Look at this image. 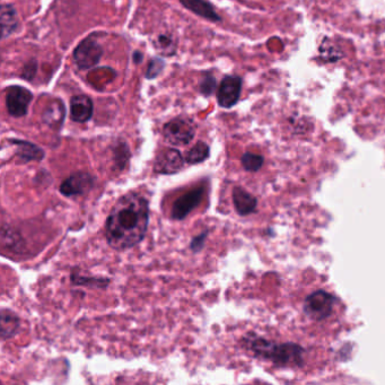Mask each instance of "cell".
I'll return each instance as SVG.
<instances>
[{"label": "cell", "mask_w": 385, "mask_h": 385, "mask_svg": "<svg viewBox=\"0 0 385 385\" xmlns=\"http://www.w3.org/2000/svg\"><path fill=\"white\" fill-rule=\"evenodd\" d=\"M241 91H242L241 77L225 76L217 91L219 105L224 109H231L234 105H237L240 100Z\"/></svg>", "instance_id": "9c48e42d"}, {"label": "cell", "mask_w": 385, "mask_h": 385, "mask_svg": "<svg viewBox=\"0 0 385 385\" xmlns=\"http://www.w3.org/2000/svg\"><path fill=\"white\" fill-rule=\"evenodd\" d=\"M158 43H160V46L163 50H165V49H176V46H173V40H172V37H169V35H160L158 37Z\"/></svg>", "instance_id": "484cf974"}, {"label": "cell", "mask_w": 385, "mask_h": 385, "mask_svg": "<svg viewBox=\"0 0 385 385\" xmlns=\"http://www.w3.org/2000/svg\"><path fill=\"white\" fill-rule=\"evenodd\" d=\"M33 94L28 88L12 85L6 88V108L12 118H23L28 112Z\"/></svg>", "instance_id": "8992f818"}, {"label": "cell", "mask_w": 385, "mask_h": 385, "mask_svg": "<svg viewBox=\"0 0 385 385\" xmlns=\"http://www.w3.org/2000/svg\"><path fill=\"white\" fill-rule=\"evenodd\" d=\"M241 163L243 169L248 172H258L261 167L264 166V158L262 155L248 152L243 154Z\"/></svg>", "instance_id": "ffe728a7"}, {"label": "cell", "mask_w": 385, "mask_h": 385, "mask_svg": "<svg viewBox=\"0 0 385 385\" xmlns=\"http://www.w3.org/2000/svg\"><path fill=\"white\" fill-rule=\"evenodd\" d=\"M180 3L187 10L210 22H222V17L216 12L212 3L207 0H180Z\"/></svg>", "instance_id": "5bb4252c"}, {"label": "cell", "mask_w": 385, "mask_h": 385, "mask_svg": "<svg viewBox=\"0 0 385 385\" xmlns=\"http://www.w3.org/2000/svg\"><path fill=\"white\" fill-rule=\"evenodd\" d=\"M94 113V104L91 97L79 94L71 97L70 100V119L77 123H85L89 121Z\"/></svg>", "instance_id": "8fae6325"}, {"label": "cell", "mask_w": 385, "mask_h": 385, "mask_svg": "<svg viewBox=\"0 0 385 385\" xmlns=\"http://www.w3.org/2000/svg\"><path fill=\"white\" fill-rule=\"evenodd\" d=\"M66 108L59 99L51 100L43 110L42 120L48 127L59 130L65 122Z\"/></svg>", "instance_id": "7c38bea8"}, {"label": "cell", "mask_w": 385, "mask_h": 385, "mask_svg": "<svg viewBox=\"0 0 385 385\" xmlns=\"http://www.w3.org/2000/svg\"><path fill=\"white\" fill-rule=\"evenodd\" d=\"M71 282L75 285L85 286V287H93V289H106L110 284V280L108 278H86L85 276H79L76 273H71Z\"/></svg>", "instance_id": "d6986e66"}, {"label": "cell", "mask_w": 385, "mask_h": 385, "mask_svg": "<svg viewBox=\"0 0 385 385\" xmlns=\"http://www.w3.org/2000/svg\"><path fill=\"white\" fill-rule=\"evenodd\" d=\"M165 68V62L162 58H154L149 61L147 69H146L145 76L147 79H154L161 75Z\"/></svg>", "instance_id": "603a6c76"}, {"label": "cell", "mask_w": 385, "mask_h": 385, "mask_svg": "<svg viewBox=\"0 0 385 385\" xmlns=\"http://www.w3.org/2000/svg\"><path fill=\"white\" fill-rule=\"evenodd\" d=\"M185 160L178 149L164 148L155 158L154 171L157 174L171 176L182 170Z\"/></svg>", "instance_id": "ba28073f"}, {"label": "cell", "mask_w": 385, "mask_h": 385, "mask_svg": "<svg viewBox=\"0 0 385 385\" xmlns=\"http://www.w3.org/2000/svg\"><path fill=\"white\" fill-rule=\"evenodd\" d=\"M210 156L209 146L207 145L205 142H198L196 145L185 154V162L190 165H196V164L203 163V162L208 160Z\"/></svg>", "instance_id": "ac0fdd59"}, {"label": "cell", "mask_w": 385, "mask_h": 385, "mask_svg": "<svg viewBox=\"0 0 385 385\" xmlns=\"http://www.w3.org/2000/svg\"><path fill=\"white\" fill-rule=\"evenodd\" d=\"M103 46L93 35L83 40L74 50V62L79 69H91L99 65L103 55Z\"/></svg>", "instance_id": "277c9868"}, {"label": "cell", "mask_w": 385, "mask_h": 385, "mask_svg": "<svg viewBox=\"0 0 385 385\" xmlns=\"http://www.w3.org/2000/svg\"><path fill=\"white\" fill-rule=\"evenodd\" d=\"M234 208L240 216H248L255 212L258 207V199L242 187H235L232 192Z\"/></svg>", "instance_id": "4fadbf2b"}, {"label": "cell", "mask_w": 385, "mask_h": 385, "mask_svg": "<svg viewBox=\"0 0 385 385\" xmlns=\"http://www.w3.org/2000/svg\"><path fill=\"white\" fill-rule=\"evenodd\" d=\"M217 89V80L212 74H205L199 82V91L205 96H210Z\"/></svg>", "instance_id": "44dd1931"}, {"label": "cell", "mask_w": 385, "mask_h": 385, "mask_svg": "<svg viewBox=\"0 0 385 385\" xmlns=\"http://www.w3.org/2000/svg\"><path fill=\"white\" fill-rule=\"evenodd\" d=\"M37 61L35 59L28 61V64L25 65L23 69H22L21 77L25 80L32 82L34 77L37 75Z\"/></svg>", "instance_id": "cb8c5ba5"}, {"label": "cell", "mask_w": 385, "mask_h": 385, "mask_svg": "<svg viewBox=\"0 0 385 385\" xmlns=\"http://www.w3.org/2000/svg\"><path fill=\"white\" fill-rule=\"evenodd\" d=\"M96 183L94 176L88 172H76L60 185V192L65 197L83 196L89 191Z\"/></svg>", "instance_id": "30bf717a"}, {"label": "cell", "mask_w": 385, "mask_h": 385, "mask_svg": "<svg viewBox=\"0 0 385 385\" xmlns=\"http://www.w3.org/2000/svg\"><path fill=\"white\" fill-rule=\"evenodd\" d=\"M334 298L325 291H314L304 302V312L309 318L321 321L334 311Z\"/></svg>", "instance_id": "5b68a950"}, {"label": "cell", "mask_w": 385, "mask_h": 385, "mask_svg": "<svg viewBox=\"0 0 385 385\" xmlns=\"http://www.w3.org/2000/svg\"><path fill=\"white\" fill-rule=\"evenodd\" d=\"M113 153H114V161H116L117 165L122 170L130 158L129 147L126 143H118Z\"/></svg>", "instance_id": "7402d4cb"}, {"label": "cell", "mask_w": 385, "mask_h": 385, "mask_svg": "<svg viewBox=\"0 0 385 385\" xmlns=\"http://www.w3.org/2000/svg\"><path fill=\"white\" fill-rule=\"evenodd\" d=\"M0 19H1V37L3 39L10 37L19 28V16H17L15 7L10 3L1 5Z\"/></svg>", "instance_id": "2e32d148"}, {"label": "cell", "mask_w": 385, "mask_h": 385, "mask_svg": "<svg viewBox=\"0 0 385 385\" xmlns=\"http://www.w3.org/2000/svg\"><path fill=\"white\" fill-rule=\"evenodd\" d=\"M208 234H209V232L203 231V233L192 239L191 243H190V249H191L194 253H198V252H200L203 250V246L206 244Z\"/></svg>", "instance_id": "d4e9b609"}, {"label": "cell", "mask_w": 385, "mask_h": 385, "mask_svg": "<svg viewBox=\"0 0 385 385\" xmlns=\"http://www.w3.org/2000/svg\"><path fill=\"white\" fill-rule=\"evenodd\" d=\"M205 192H206V188L201 185V187L192 189L190 191L178 198L176 203H173L172 210H171V217L174 221L185 219L192 210L196 209L200 205Z\"/></svg>", "instance_id": "52a82bcc"}, {"label": "cell", "mask_w": 385, "mask_h": 385, "mask_svg": "<svg viewBox=\"0 0 385 385\" xmlns=\"http://www.w3.org/2000/svg\"><path fill=\"white\" fill-rule=\"evenodd\" d=\"M1 322H0V330H1V339H10L14 337L17 331H19V325H21V320L15 313L10 309H1Z\"/></svg>", "instance_id": "e0dca14e"}, {"label": "cell", "mask_w": 385, "mask_h": 385, "mask_svg": "<svg viewBox=\"0 0 385 385\" xmlns=\"http://www.w3.org/2000/svg\"><path fill=\"white\" fill-rule=\"evenodd\" d=\"M164 139L173 146H187L196 136V125L190 119H172L163 127Z\"/></svg>", "instance_id": "3957f363"}, {"label": "cell", "mask_w": 385, "mask_h": 385, "mask_svg": "<svg viewBox=\"0 0 385 385\" xmlns=\"http://www.w3.org/2000/svg\"><path fill=\"white\" fill-rule=\"evenodd\" d=\"M144 55L140 51H135L134 55H132V60H134L135 64L139 65L143 62Z\"/></svg>", "instance_id": "4316f807"}, {"label": "cell", "mask_w": 385, "mask_h": 385, "mask_svg": "<svg viewBox=\"0 0 385 385\" xmlns=\"http://www.w3.org/2000/svg\"><path fill=\"white\" fill-rule=\"evenodd\" d=\"M10 142L12 145L15 146L16 155L19 156L21 161L25 162V163L32 161H42L46 156L44 151L35 144L19 139H10Z\"/></svg>", "instance_id": "9a60e30c"}, {"label": "cell", "mask_w": 385, "mask_h": 385, "mask_svg": "<svg viewBox=\"0 0 385 385\" xmlns=\"http://www.w3.org/2000/svg\"><path fill=\"white\" fill-rule=\"evenodd\" d=\"M148 224V200L136 192L123 194L106 219L108 244L118 251L135 248L144 240Z\"/></svg>", "instance_id": "6da1fadb"}, {"label": "cell", "mask_w": 385, "mask_h": 385, "mask_svg": "<svg viewBox=\"0 0 385 385\" xmlns=\"http://www.w3.org/2000/svg\"><path fill=\"white\" fill-rule=\"evenodd\" d=\"M244 345L255 356L267 358L275 364H300L303 358V349L294 343L276 345L255 334H248L244 339Z\"/></svg>", "instance_id": "7a4b0ae2"}]
</instances>
